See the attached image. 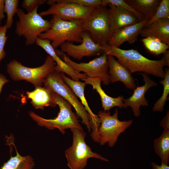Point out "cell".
<instances>
[{"label":"cell","instance_id":"6da1fadb","mask_svg":"<svg viewBox=\"0 0 169 169\" xmlns=\"http://www.w3.org/2000/svg\"><path fill=\"white\" fill-rule=\"evenodd\" d=\"M103 53L116 57L117 61L131 73L141 72L164 78V68L169 66V51L163 54L162 58L158 60L149 59L133 49L124 50L108 44L102 46Z\"/></svg>","mask_w":169,"mask_h":169},{"label":"cell","instance_id":"7a4b0ae2","mask_svg":"<svg viewBox=\"0 0 169 169\" xmlns=\"http://www.w3.org/2000/svg\"><path fill=\"white\" fill-rule=\"evenodd\" d=\"M52 15L50 21L51 28L41 33L38 38L51 41V44L55 50L65 42L81 43L83 21H65L56 15Z\"/></svg>","mask_w":169,"mask_h":169},{"label":"cell","instance_id":"3957f363","mask_svg":"<svg viewBox=\"0 0 169 169\" xmlns=\"http://www.w3.org/2000/svg\"><path fill=\"white\" fill-rule=\"evenodd\" d=\"M54 101L59 108L57 116L53 119H46L32 111L29 112L32 119L39 125L50 130L58 128L63 134L66 129L77 128L83 130L79 122L78 117L73 112L72 106L67 101L58 95L54 94Z\"/></svg>","mask_w":169,"mask_h":169},{"label":"cell","instance_id":"277c9868","mask_svg":"<svg viewBox=\"0 0 169 169\" xmlns=\"http://www.w3.org/2000/svg\"><path fill=\"white\" fill-rule=\"evenodd\" d=\"M56 64L52 58L48 56L44 64L38 67L30 68L14 59L7 66V70L11 78L16 81L25 80L36 88L42 86L47 75L55 70Z\"/></svg>","mask_w":169,"mask_h":169},{"label":"cell","instance_id":"5b68a950","mask_svg":"<svg viewBox=\"0 0 169 169\" xmlns=\"http://www.w3.org/2000/svg\"><path fill=\"white\" fill-rule=\"evenodd\" d=\"M106 6L96 7L82 25L83 31L88 32L93 41L101 46L108 44L112 36L109 8Z\"/></svg>","mask_w":169,"mask_h":169},{"label":"cell","instance_id":"8992f818","mask_svg":"<svg viewBox=\"0 0 169 169\" xmlns=\"http://www.w3.org/2000/svg\"><path fill=\"white\" fill-rule=\"evenodd\" d=\"M70 130L73 134L72 144L65 151L67 165L70 169H84L88 159L91 158L109 161L107 159L92 151L85 142L86 133L83 129L73 128Z\"/></svg>","mask_w":169,"mask_h":169},{"label":"cell","instance_id":"52a82bcc","mask_svg":"<svg viewBox=\"0 0 169 169\" xmlns=\"http://www.w3.org/2000/svg\"><path fill=\"white\" fill-rule=\"evenodd\" d=\"M38 8L27 13L21 8L17 10L18 20L16 23L15 32L19 36L25 38L27 45L35 43L39 35L51 27L50 21L44 19L38 13Z\"/></svg>","mask_w":169,"mask_h":169},{"label":"cell","instance_id":"ba28073f","mask_svg":"<svg viewBox=\"0 0 169 169\" xmlns=\"http://www.w3.org/2000/svg\"><path fill=\"white\" fill-rule=\"evenodd\" d=\"M43 84L44 86L62 97L71 105L77 116L81 119V122L90 132L91 124L90 117L78 97L62 79L60 72L55 70L50 73L45 78Z\"/></svg>","mask_w":169,"mask_h":169},{"label":"cell","instance_id":"9c48e42d","mask_svg":"<svg viewBox=\"0 0 169 169\" xmlns=\"http://www.w3.org/2000/svg\"><path fill=\"white\" fill-rule=\"evenodd\" d=\"M98 115L100 121V125L98 130L99 143L101 146L108 143L110 147L115 145L120 134L133 122L132 120H120L117 109L112 115L109 111H100Z\"/></svg>","mask_w":169,"mask_h":169},{"label":"cell","instance_id":"30bf717a","mask_svg":"<svg viewBox=\"0 0 169 169\" xmlns=\"http://www.w3.org/2000/svg\"><path fill=\"white\" fill-rule=\"evenodd\" d=\"M56 52L58 55H62L64 62L76 71L80 73L84 72L89 78H99L105 85H108L110 83L106 54L103 53L100 56L88 63H78L71 60L67 54L61 51L57 50Z\"/></svg>","mask_w":169,"mask_h":169},{"label":"cell","instance_id":"8fae6325","mask_svg":"<svg viewBox=\"0 0 169 169\" xmlns=\"http://www.w3.org/2000/svg\"><path fill=\"white\" fill-rule=\"evenodd\" d=\"M46 2L50 7L39 14L41 17L55 15L65 21H83L95 7H87L75 4L63 2L62 0H50Z\"/></svg>","mask_w":169,"mask_h":169},{"label":"cell","instance_id":"7c38bea8","mask_svg":"<svg viewBox=\"0 0 169 169\" xmlns=\"http://www.w3.org/2000/svg\"><path fill=\"white\" fill-rule=\"evenodd\" d=\"M81 38L82 42L79 45L74 44L72 42H65L60 46L61 51L78 60L84 57L99 55L103 53L102 46L94 42L88 32L83 31Z\"/></svg>","mask_w":169,"mask_h":169},{"label":"cell","instance_id":"4fadbf2b","mask_svg":"<svg viewBox=\"0 0 169 169\" xmlns=\"http://www.w3.org/2000/svg\"><path fill=\"white\" fill-rule=\"evenodd\" d=\"M62 79L72 90L81 101L86 110L89 115L91 121V130L90 136L94 141L99 142L98 130L100 125V121L98 115L95 114L90 108L84 94V88L86 84L84 82L75 81L66 76L64 73L60 72Z\"/></svg>","mask_w":169,"mask_h":169},{"label":"cell","instance_id":"5bb4252c","mask_svg":"<svg viewBox=\"0 0 169 169\" xmlns=\"http://www.w3.org/2000/svg\"><path fill=\"white\" fill-rule=\"evenodd\" d=\"M139 74L143 77L144 84L141 86L136 87L134 90L132 95L123 100V108L131 107L134 116L137 117L141 115V106H147L148 105V101L145 96L146 91L151 88L157 85V83L152 80L147 74L142 73Z\"/></svg>","mask_w":169,"mask_h":169},{"label":"cell","instance_id":"9a60e30c","mask_svg":"<svg viewBox=\"0 0 169 169\" xmlns=\"http://www.w3.org/2000/svg\"><path fill=\"white\" fill-rule=\"evenodd\" d=\"M147 21L144 19L134 24L123 28L114 33L110 39L108 44L119 48L125 42L131 44L137 40L141 32Z\"/></svg>","mask_w":169,"mask_h":169},{"label":"cell","instance_id":"2e32d148","mask_svg":"<svg viewBox=\"0 0 169 169\" xmlns=\"http://www.w3.org/2000/svg\"><path fill=\"white\" fill-rule=\"evenodd\" d=\"M35 44L44 49L52 58L56 64L55 70L56 71L67 74L71 77L72 79L75 81L87 77L84 73L76 71L62 61L51 46L50 40L38 38Z\"/></svg>","mask_w":169,"mask_h":169},{"label":"cell","instance_id":"e0dca14e","mask_svg":"<svg viewBox=\"0 0 169 169\" xmlns=\"http://www.w3.org/2000/svg\"><path fill=\"white\" fill-rule=\"evenodd\" d=\"M107 58L110 82L120 81L127 88L134 90L136 87V84L132 74L115 59L113 56L107 54Z\"/></svg>","mask_w":169,"mask_h":169},{"label":"cell","instance_id":"ac0fdd59","mask_svg":"<svg viewBox=\"0 0 169 169\" xmlns=\"http://www.w3.org/2000/svg\"><path fill=\"white\" fill-rule=\"evenodd\" d=\"M111 23L112 36L118 30L140 22L133 13L124 8L112 5H108Z\"/></svg>","mask_w":169,"mask_h":169},{"label":"cell","instance_id":"d6986e66","mask_svg":"<svg viewBox=\"0 0 169 169\" xmlns=\"http://www.w3.org/2000/svg\"><path fill=\"white\" fill-rule=\"evenodd\" d=\"M86 84H90L93 90H96L100 96L102 105L104 111H109L111 108L115 107L123 108L124 97L120 95L116 98L109 96L102 89L101 83V79L99 78H90L87 77L81 79Z\"/></svg>","mask_w":169,"mask_h":169},{"label":"cell","instance_id":"ffe728a7","mask_svg":"<svg viewBox=\"0 0 169 169\" xmlns=\"http://www.w3.org/2000/svg\"><path fill=\"white\" fill-rule=\"evenodd\" d=\"M54 94L44 86L36 87L33 91L26 92L34 108L42 110L46 107H55L57 105L54 101Z\"/></svg>","mask_w":169,"mask_h":169},{"label":"cell","instance_id":"44dd1931","mask_svg":"<svg viewBox=\"0 0 169 169\" xmlns=\"http://www.w3.org/2000/svg\"><path fill=\"white\" fill-rule=\"evenodd\" d=\"M140 34L144 38L153 37L169 45V18L160 19L144 28Z\"/></svg>","mask_w":169,"mask_h":169},{"label":"cell","instance_id":"7402d4cb","mask_svg":"<svg viewBox=\"0 0 169 169\" xmlns=\"http://www.w3.org/2000/svg\"><path fill=\"white\" fill-rule=\"evenodd\" d=\"M161 0H125L134 10L143 15L145 19L149 20L155 13Z\"/></svg>","mask_w":169,"mask_h":169},{"label":"cell","instance_id":"603a6c76","mask_svg":"<svg viewBox=\"0 0 169 169\" xmlns=\"http://www.w3.org/2000/svg\"><path fill=\"white\" fill-rule=\"evenodd\" d=\"M160 136L154 141V148L160 157L161 163L168 165L169 162V129H164Z\"/></svg>","mask_w":169,"mask_h":169},{"label":"cell","instance_id":"cb8c5ba5","mask_svg":"<svg viewBox=\"0 0 169 169\" xmlns=\"http://www.w3.org/2000/svg\"><path fill=\"white\" fill-rule=\"evenodd\" d=\"M15 149L16 155L14 156L11 155L10 159L4 163L0 169H33L35 164L31 156H22Z\"/></svg>","mask_w":169,"mask_h":169},{"label":"cell","instance_id":"d4e9b609","mask_svg":"<svg viewBox=\"0 0 169 169\" xmlns=\"http://www.w3.org/2000/svg\"><path fill=\"white\" fill-rule=\"evenodd\" d=\"M141 42L147 51L155 55L164 54L169 48L168 45L153 37L144 38Z\"/></svg>","mask_w":169,"mask_h":169},{"label":"cell","instance_id":"484cf974","mask_svg":"<svg viewBox=\"0 0 169 169\" xmlns=\"http://www.w3.org/2000/svg\"><path fill=\"white\" fill-rule=\"evenodd\" d=\"M164 71L165 76L163 79L160 81L163 86V93L161 97L154 104L152 109L153 112L162 111L166 102L168 100L169 94V69L166 68Z\"/></svg>","mask_w":169,"mask_h":169},{"label":"cell","instance_id":"4316f807","mask_svg":"<svg viewBox=\"0 0 169 169\" xmlns=\"http://www.w3.org/2000/svg\"><path fill=\"white\" fill-rule=\"evenodd\" d=\"M169 18V0H161L156 11L152 18L144 28L162 19Z\"/></svg>","mask_w":169,"mask_h":169},{"label":"cell","instance_id":"83f0119b","mask_svg":"<svg viewBox=\"0 0 169 169\" xmlns=\"http://www.w3.org/2000/svg\"><path fill=\"white\" fill-rule=\"evenodd\" d=\"M4 12L7 14L6 24L7 29L12 26L13 17L17 13L19 3L18 0H4Z\"/></svg>","mask_w":169,"mask_h":169},{"label":"cell","instance_id":"f1b7e54d","mask_svg":"<svg viewBox=\"0 0 169 169\" xmlns=\"http://www.w3.org/2000/svg\"><path fill=\"white\" fill-rule=\"evenodd\" d=\"M103 5H112L125 9L134 14L138 19L140 21L145 19L144 16L140 14L123 0H102Z\"/></svg>","mask_w":169,"mask_h":169},{"label":"cell","instance_id":"f546056e","mask_svg":"<svg viewBox=\"0 0 169 169\" xmlns=\"http://www.w3.org/2000/svg\"><path fill=\"white\" fill-rule=\"evenodd\" d=\"M7 29L5 25L0 27V62L6 55L4 48L8 38L6 34Z\"/></svg>","mask_w":169,"mask_h":169},{"label":"cell","instance_id":"4dcf8cb0","mask_svg":"<svg viewBox=\"0 0 169 169\" xmlns=\"http://www.w3.org/2000/svg\"><path fill=\"white\" fill-rule=\"evenodd\" d=\"M45 0H24L21 4L22 7L27 13L31 12L46 2Z\"/></svg>","mask_w":169,"mask_h":169},{"label":"cell","instance_id":"1f68e13d","mask_svg":"<svg viewBox=\"0 0 169 169\" xmlns=\"http://www.w3.org/2000/svg\"><path fill=\"white\" fill-rule=\"evenodd\" d=\"M63 2L73 3L87 7H96L102 5L100 0H62Z\"/></svg>","mask_w":169,"mask_h":169},{"label":"cell","instance_id":"d6a6232c","mask_svg":"<svg viewBox=\"0 0 169 169\" xmlns=\"http://www.w3.org/2000/svg\"><path fill=\"white\" fill-rule=\"evenodd\" d=\"M160 125L164 129H169V112L167 111L165 116L161 120Z\"/></svg>","mask_w":169,"mask_h":169},{"label":"cell","instance_id":"836d02e7","mask_svg":"<svg viewBox=\"0 0 169 169\" xmlns=\"http://www.w3.org/2000/svg\"><path fill=\"white\" fill-rule=\"evenodd\" d=\"M4 0H0V21H1L5 18L4 14Z\"/></svg>","mask_w":169,"mask_h":169},{"label":"cell","instance_id":"e575fe53","mask_svg":"<svg viewBox=\"0 0 169 169\" xmlns=\"http://www.w3.org/2000/svg\"><path fill=\"white\" fill-rule=\"evenodd\" d=\"M152 169H169L168 165L161 163V165H158L156 163L152 162L151 163Z\"/></svg>","mask_w":169,"mask_h":169},{"label":"cell","instance_id":"d590c367","mask_svg":"<svg viewBox=\"0 0 169 169\" xmlns=\"http://www.w3.org/2000/svg\"><path fill=\"white\" fill-rule=\"evenodd\" d=\"M9 81L3 74L0 73V93L4 84L9 82Z\"/></svg>","mask_w":169,"mask_h":169},{"label":"cell","instance_id":"8d00e7d4","mask_svg":"<svg viewBox=\"0 0 169 169\" xmlns=\"http://www.w3.org/2000/svg\"><path fill=\"white\" fill-rule=\"evenodd\" d=\"M1 21H0V27L1 26Z\"/></svg>","mask_w":169,"mask_h":169}]
</instances>
